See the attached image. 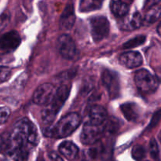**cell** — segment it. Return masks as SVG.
<instances>
[{
  "label": "cell",
  "mask_w": 161,
  "mask_h": 161,
  "mask_svg": "<svg viewBox=\"0 0 161 161\" xmlns=\"http://www.w3.org/2000/svg\"><path fill=\"white\" fill-rule=\"evenodd\" d=\"M120 109L124 117L130 122H136L140 116V109L138 105L132 102H127L120 105Z\"/></svg>",
  "instance_id": "5bb4252c"
},
{
  "label": "cell",
  "mask_w": 161,
  "mask_h": 161,
  "mask_svg": "<svg viewBox=\"0 0 161 161\" xmlns=\"http://www.w3.org/2000/svg\"><path fill=\"white\" fill-rule=\"evenodd\" d=\"M39 142L37 128L28 118L19 119L9 132V142L6 153L13 156L16 152L28 146H35Z\"/></svg>",
  "instance_id": "6da1fadb"
},
{
  "label": "cell",
  "mask_w": 161,
  "mask_h": 161,
  "mask_svg": "<svg viewBox=\"0 0 161 161\" xmlns=\"http://www.w3.org/2000/svg\"><path fill=\"white\" fill-rule=\"evenodd\" d=\"M90 27L91 36L95 42H101L109 34V22L103 16H97L90 19Z\"/></svg>",
  "instance_id": "8992f818"
},
{
  "label": "cell",
  "mask_w": 161,
  "mask_h": 161,
  "mask_svg": "<svg viewBox=\"0 0 161 161\" xmlns=\"http://www.w3.org/2000/svg\"><path fill=\"white\" fill-rule=\"evenodd\" d=\"M143 19L141 14L135 13L128 20H123V28L125 30H134L140 28L142 25Z\"/></svg>",
  "instance_id": "e0dca14e"
},
{
  "label": "cell",
  "mask_w": 161,
  "mask_h": 161,
  "mask_svg": "<svg viewBox=\"0 0 161 161\" xmlns=\"http://www.w3.org/2000/svg\"><path fill=\"white\" fill-rule=\"evenodd\" d=\"M87 122L91 124H105L107 122V112L101 105H94L88 113Z\"/></svg>",
  "instance_id": "4fadbf2b"
},
{
  "label": "cell",
  "mask_w": 161,
  "mask_h": 161,
  "mask_svg": "<svg viewBox=\"0 0 161 161\" xmlns=\"http://www.w3.org/2000/svg\"><path fill=\"white\" fill-rule=\"evenodd\" d=\"M123 1L124 2V3H127V4H129V3H131L132 2H133V0H123Z\"/></svg>",
  "instance_id": "4dcf8cb0"
},
{
  "label": "cell",
  "mask_w": 161,
  "mask_h": 161,
  "mask_svg": "<svg viewBox=\"0 0 161 161\" xmlns=\"http://www.w3.org/2000/svg\"><path fill=\"white\" fill-rule=\"evenodd\" d=\"M160 0H146V7H150V6H154V5L160 4Z\"/></svg>",
  "instance_id": "83f0119b"
},
{
  "label": "cell",
  "mask_w": 161,
  "mask_h": 161,
  "mask_svg": "<svg viewBox=\"0 0 161 161\" xmlns=\"http://www.w3.org/2000/svg\"><path fill=\"white\" fill-rule=\"evenodd\" d=\"M9 142V132H5L0 135V153L7 151Z\"/></svg>",
  "instance_id": "603a6c76"
},
{
  "label": "cell",
  "mask_w": 161,
  "mask_h": 161,
  "mask_svg": "<svg viewBox=\"0 0 161 161\" xmlns=\"http://www.w3.org/2000/svg\"><path fill=\"white\" fill-rule=\"evenodd\" d=\"M60 153L69 160H75L79 155V148L75 144L69 141L63 142L58 147Z\"/></svg>",
  "instance_id": "9a60e30c"
},
{
  "label": "cell",
  "mask_w": 161,
  "mask_h": 161,
  "mask_svg": "<svg viewBox=\"0 0 161 161\" xmlns=\"http://www.w3.org/2000/svg\"><path fill=\"white\" fill-rule=\"evenodd\" d=\"M135 81L141 91L151 93L157 91L159 86V80L146 69H139L135 72Z\"/></svg>",
  "instance_id": "277c9868"
},
{
  "label": "cell",
  "mask_w": 161,
  "mask_h": 161,
  "mask_svg": "<svg viewBox=\"0 0 161 161\" xmlns=\"http://www.w3.org/2000/svg\"><path fill=\"white\" fill-rule=\"evenodd\" d=\"M146 156V149L142 146H135L132 149V157L135 160L140 161Z\"/></svg>",
  "instance_id": "7402d4cb"
},
{
  "label": "cell",
  "mask_w": 161,
  "mask_h": 161,
  "mask_svg": "<svg viewBox=\"0 0 161 161\" xmlns=\"http://www.w3.org/2000/svg\"><path fill=\"white\" fill-rule=\"evenodd\" d=\"M75 21V15L74 11V5L72 2H69L66 5L64 11L60 18V28L64 31L71 30Z\"/></svg>",
  "instance_id": "8fae6325"
},
{
  "label": "cell",
  "mask_w": 161,
  "mask_h": 161,
  "mask_svg": "<svg viewBox=\"0 0 161 161\" xmlns=\"http://www.w3.org/2000/svg\"><path fill=\"white\" fill-rule=\"evenodd\" d=\"M49 158H50V161H64L63 159L58 153H56L54 152L50 153V154H49Z\"/></svg>",
  "instance_id": "4316f807"
},
{
  "label": "cell",
  "mask_w": 161,
  "mask_h": 161,
  "mask_svg": "<svg viewBox=\"0 0 161 161\" xmlns=\"http://www.w3.org/2000/svg\"><path fill=\"white\" fill-rule=\"evenodd\" d=\"M80 124L78 113H71L61 118L54 126H47L44 130V135L47 137L62 138L72 135Z\"/></svg>",
  "instance_id": "3957f363"
},
{
  "label": "cell",
  "mask_w": 161,
  "mask_h": 161,
  "mask_svg": "<svg viewBox=\"0 0 161 161\" xmlns=\"http://www.w3.org/2000/svg\"><path fill=\"white\" fill-rule=\"evenodd\" d=\"M160 111H157V113L154 114L152 120H151L150 124H149V128H152V127H154L157 124H158L159 120H160Z\"/></svg>",
  "instance_id": "484cf974"
},
{
  "label": "cell",
  "mask_w": 161,
  "mask_h": 161,
  "mask_svg": "<svg viewBox=\"0 0 161 161\" xmlns=\"http://www.w3.org/2000/svg\"><path fill=\"white\" fill-rule=\"evenodd\" d=\"M106 123L105 124H91L86 121L83 126L80 139L84 145H94L97 143L103 136L105 131Z\"/></svg>",
  "instance_id": "5b68a950"
},
{
  "label": "cell",
  "mask_w": 161,
  "mask_h": 161,
  "mask_svg": "<svg viewBox=\"0 0 161 161\" xmlns=\"http://www.w3.org/2000/svg\"><path fill=\"white\" fill-rule=\"evenodd\" d=\"M55 94L54 86L51 83H46L40 85L33 94V102L39 105H46L51 101Z\"/></svg>",
  "instance_id": "9c48e42d"
},
{
  "label": "cell",
  "mask_w": 161,
  "mask_h": 161,
  "mask_svg": "<svg viewBox=\"0 0 161 161\" xmlns=\"http://www.w3.org/2000/svg\"><path fill=\"white\" fill-rule=\"evenodd\" d=\"M160 17V4L154 5L148 8V11L145 15L143 21L147 25H151L157 21Z\"/></svg>",
  "instance_id": "d6986e66"
},
{
  "label": "cell",
  "mask_w": 161,
  "mask_h": 161,
  "mask_svg": "<svg viewBox=\"0 0 161 161\" xmlns=\"http://www.w3.org/2000/svg\"><path fill=\"white\" fill-rule=\"evenodd\" d=\"M110 9L116 17H123L128 14L129 5L123 0H111Z\"/></svg>",
  "instance_id": "2e32d148"
},
{
  "label": "cell",
  "mask_w": 161,
  "mask_h": 161,
  "mask_svg": "<svg viewBox=\"0 0 161 161\" xmlns=\"http://www.w3.org/2000/svg\"><path fill=\"white\" fill-rule=\"evenodd\" d=\"M10 110L7 107H0V125L4 124L9 119Z\"/></svg>",
  "instance_id": "d4e9b609"
},
{
  "label": "cell",
  "mask_w": 161,
  "mask_h": 161,
  "mask_svg": "<svg viewBox=\"0 0 161 161\" xmlns=\"http://www.w3.org/2000/svg\"><path fill=\"white\" fill-rule=\"evenodd\" d=\"M146 41V36H138L130 40L127 41L123 45L124 49H131L135 47H138V46L143 44Z\"/></svg>",
  "instance_id": "ffe728a7"
},
{
  "label": "cell",
  "mask_w": 161,
  "mask_h": 161,
  "mask_svg": "<svg viewBox=\"0 0 161 161\" xmlns=\"http://www.w3.org/2000/svg\"><path fill=\"white\" fill-rule=\"evenodd\" d=\"M36 161H45V160H44L43 157H42V155H39V157L37 158V160Z\"/></svg>",
  "instance_id": "f546056e"
},
{
  "label": "cell",
  "mask_w": 161,
  "mask_h": 161,
  "mask_svg": "<svg viewBox=\"0 0 161 161\" xmlns=\"http://www.w3.org/2000/svg\"><path fill=\"white\" fill-rule=\"evenodd\" d=\"M119 63L127 69H134L142 64L143 60L141 53L137 51L124 53L119 57Z\"/></svg>",
  "instance_id": "7c38bea8"
},
{
  "label": "cell",
  "mask_w": 161,
  "mask_h": 161,
  "mask_svg": "<svg viewBox=\"0 0 161 161\" xmlns=\"http://www.w3.org/2000/svg\"><path fill=\"white\" fill-rule=\"evenodd\" d=\"M89 157H91L89 156V154H83V155L81 156V157H80V159H79L78 161H90V159Z\"/></svg>",
  "instance_id": "f1b7e54d"
},
{
  "label": "cell",
  "mask_w": 161,
  "mask_h": 161,
  "mask_svg": "<svg viewBox=\"0 0 161 161\" xmlns=\"http://www.w3.org/2000/svg\"><path fill=\"white\" fill-rule=\"evenodd\" d=\"M157 32L159 35H160V25H158V26H157Z\"/></svg>",
  "instance_id": "1f68e13d"
},
{
  "label": "cell",
  "mask_w": 161,
  "mask_h": 161,
  "mask_svg": "<svg viewBox=\"0 0 161 161\" xmlns=\"http://www.w3.org/2000/svg\"><path fill=\"white\" fill-rule=\"evenodd\" d=\"M20 43V35L16 31H10L0 36V50L4 51L14 50Z\"/></svg>",
  "instance_id": "30bf717a"
},
{
  "label": "cell",
  "mask_w": 161,
  "mask_h": 161,
  "mask_svg": "<svg viewBox=\"0 0 161 161\" xmlns=\"http://www.w3.org/2000/svg\"><path fill=\"white\" fill-rule=\"evenodd\" d=\"M71 91V84H63L55 91L53 98L44 106L41 117L45 125L50 126L56 119L57 115L67 100Z\"/></svg>",
  "instance_id": "7a4b0ae2"
},
{
  "label": "cell",
  "mask_w": 161,
  "mask_h": 161,
  "mask_svg": "<svg viewBox=\"0 0 161 161\" xmlns=\"http://www.w3.org/2000/svg\"><path fill=\"white\" fill-rule=\"evenodd\" d=\"M149 151L150 155L154 160H160V151H159V146L156 139H152L149 143Z\"/></svg>",
  "instance_id": "44dd1931"
},
{
  "label": "cell",
  "mask_w": 161,
  "mask_h": 161,
  "mask_svg": "<svg viewBox=\"0 0 161 161\" xmlns=\"http://www.w3.org/2000/svg\"><path fill=\"white\" fill-rule=\"evenodd\" d=\"M104 0H81L80 3V10L83 13L91 12L100 9Z\"/></svg>",
  "instance_id": "ac0fdd59"
},
{
  "label": "cell",
  "mask_w": 161,
  "mask_h": 161,
  "mask_svg": "<svg viewBox=\"0 0 161 161\" xmlns=\"http://www.w3.org/2000/svg\"><path fill=\"white\" fill-rule=\"evenodd\" d=\"M58 52L63 58L73 60L77 56V48L75 42L69 35L62 34L59 36L57 42Z\"/></svg>",
  "instance_id": "52a82bcc"
},
{
  "label": "cell",
  "mask_w": 161,
  "mask_h": 161,
  "mask_svg": "<svg viewBox=\"0 0 161 161\" xmlns=\"http://www.w3.org/2000/svg\"><path fill=\"white\" fill-rule=\"evenodd\" d=\"M102 80L108 91L110 98L115 99L119 97L120 92V85L117 73L108 69H105L102 74Z\"/></svg>",
  "instance_id": "ba28073f"
},
{
  "label": "cell",
  "mask_w": 161,
  "mask_h": 161,
  "mask_svg": "<svg viewBox=\"0 0 161 161\" xmlns=\"http://www.w3.org/2000/svg\"><path fill=\"white\" fill-rule=\"evenodd\" d=\"M11 74H12V72L9 68L0 67V83L7 81L10 78Z\"/></svg>",
  "instance_id": "cb8c5ba5"
}]
</instances>
